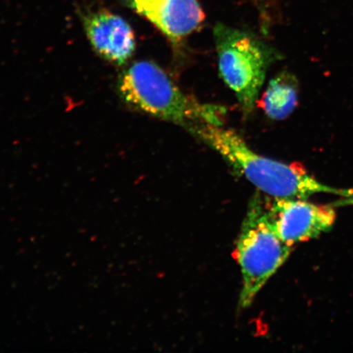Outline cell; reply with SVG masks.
Segmentation results:
<instances>
[{"mask_svg":"<svg viewBox=\"0 0 353 353\" xmlns=\"http://www.w3.org/2000/svg\"><path fill=\"white\" fill-rule=\"evenodd\" d=\"M132 8L171 39L179 41L200 28L205 13L197 0H128Z\"/></svg>","mask_w":353,"mask_h":353,"instance_id":"obj_6","label":"cell"},{"mask_svg":"<svg viewBox=\"0 0 353 353\" xmlns=\"http://www.w3.org/2000/svg\"><path fill=\"white\" fill-rule=\"evenodd\" d=\"M299 101V83L294 74L282 72L269 82L260 105L272 120L281 121L290 117Z\"/></svg>","mask_w":353,"mask_h":353,"instance_id":"obj_8","label":"cell"},{"mask_svg":"<svg viewBox=\"0 0 353 353\" xmlns=\"http://www.w3.org/2000/svg\"><path fill=\"white\" fill-rule=\"evenodd\" d=\"M219 68L245 113L253 112L272 57L264 44L248 33L215 26Z\"/></svg>","mask_w":353,"mask_h":353,"instance_id":"obj_4","label":"cell"},{"mask_svg":"<svg viewBox=\"0 0 353 353\" xmlns=\"http://www.w3.org/2000/svg\"><path fill=\"white\" fill-rule=\"evenodd\" d=\"M85 32L94 51L110 63L125 64L136 48L134 33L121 17L107 10L87 16Z\"/></svg>","mask_w":353,"mask_h":353,"instance_id":"obj_7","label":"cell"},{"mask_svg":"<svg viewBox=\"0 0 353 353\" xmlns=\"http://www.w3.org/2000/svg\"><path fill=\"white\" fill-rule=\"evenodd\" d=\"M265 201L277 236L292 247L328 232L336 219L331 207L312 204L304 199L266 198Z\"/></svg>","mask_w":353,"mask_h":353,"instance_id":"obj_5","label":"cell"},{"mask_svg":"<svg viewBox=\"0 0 353 353\" xmlns=\"http://www.w3.org/2000/svg\"><path fill=\"white\" fill-rule=\"evenodd\" d=\"M188 130L219 153L236 173L272 198L307 200L317 193L353 196V190L325 186L309 175L302 166L286 165L260 156L236 132L224 129L222 125L200 123Z\"/></svg>","mask_w":353,"mask_h":353,"instance_id":"obj_1","label":"cell"},{"mask_svg":"<svg viewBox=\"0 0 353 353\" xmlns=\"http://www.w3.org/2000/svg\"><path fill=\"white\" fill-rule=\"evenodd\" d=\"M122 99L132 107L186 129L200 123L222 125L226 110L185 94L164 70L149 61L132 63L119 79Z\"/></svg>","mask_w":353,"mask_h":353,"instance_id":"obj_2","label":"cell"},{"mask_svg":"<svg viewBox=\"0 0 353 353\" xmlns=\"http://www.w3.org/2000/svg\"><path fill=\"white\" fill-rule=\"evenodd\" d=\"M292 251L277 236L269 219L266 201L255 196L250 201L236 246L242 275L239 299L241 308L249 307Z\"/></svg>","mask_w":353,"mask_h":353,"instance_id":"obj_3","label":"cell"}]
</instances>
